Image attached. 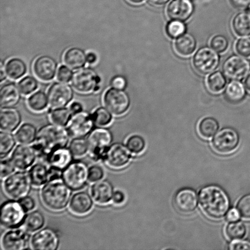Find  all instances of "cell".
I'll return each mask as SVG.
<instances>
[{"instance_id":"cell-31","label":"cell","mask_w":250,"mask_h":250,"mask_svg":"<svg viewBox=\"0 0 250 250\" xmlns=\"http://www.w3.org/2000/svg\"><path fill=\"white\" fill-rule=\"evenodd\" d=\"M246 95V87L239 81H232L228 84L225 90V96L229 102L232 103H239L242 101Z\"/></svg>"},{"instance_id":"cell-59","label":"cell","mask_w":250,"mask_h":250,"mask_svg":"<svg viewBox=\"0 0 250 250\" xmlns=\"http://www.w3.org/2000/svg\"><path fill=\"white\" fill-rule=\"evenodd\" d=\"M97 56L94 53H88L87 55V62L90 64H93L97 62Z\"/></svg>"},{"instance_id":"cell-9","label":"cell","mask_w":250,"mask_h":250,"mask_svg":"<svg viewBox=\"0 0 250 250\" xmlns=\"http://www.w3.org/2000/svg\"><path fill=\"white\" fill-rule=\"evenodd\" d=\"M239 141L238 133L233 129L226 127L215 135L212 139V146L217 153L228 154L236 150Z\"/></svg>"},{"instance_id":"cell-38","label":"cell","mask_w":250,"mask_h":250,"mask_svg":"<svg viewBox=\"0 0 250 250\" xmlns=\"http://www.w3.org/2000/svg\"><path fill=\"white\" fill-rule=\"evenodd\" d=\"M246 227L241 222H232L227 225L225 229V234L228 238L232 241H237L246 236Z\"/></svg>"},{"instance_id":"cell-39","label":"cell","mask_w":250,"mask_h":250,"mask_svg":"<svg viewBox=\"0 0 250 250\" xmlns=\"http://www.w3.org/2000/svg\"><path fill=\"white\" fill-rule=\"evenodd\" d=\"M16 144V140L13 135L5 131L0 132V154L1 158L8 155Z\"/></svg>"},{"instance_id":"cell-49","label":"cell","mask_w":250,"mask_h":250,"mask_svg":"<svg viewBox=\"0 0 250 250\" xmlns=\"http://www.w3.org/2000/svg\"><path fill=\"white\" fill-rule=\"evenodd\" d=\"M104 176V171L101 166L93 165L89 168V181L90 183H95L102 180Z\"/></svg>"},{"instance_id":"cell-21","label":"cell","mask_w":250,"mask_h":250,"mask_svg":"<svg viewBox=\"0 0 250 250\" xmlns=\"http://www.w3.org/2000/svg\"><path fill=\"white\" fill-rule=\"evenodd\" d=\"M193 11V5L190 0H173L167 7V15L172 21H187Z\"/></svg>"},{"instance_id":"cell-63","label":"cell","mask_w":250,"mask_h":250,"mask_svg":"<svg viewBox=\"0 0 250 250\" xmlns=\"http://www.w3.org/2000/svg\"><path fill=\"white\" fill-rule=\"evenodd\" d=\"M130 2L133 4H140L142 3V2L144 1V0H128Z\"/></svg>"},{"instance_id":"cell-62","label":"cell","mask_w":250,"mask_h":250,"mask_svg":"<svg viewBox=\"0 0 250 250\" xmlns=\"http://www.w3.org/2000/svg\"><path fill=\"white\" fill-rule=\"evenodd\" d=\"M245 85H246V89L250 92V75L247 77Z\"/></svg>"},{"instance_id":"cell-51","label":"cell","mask_w":250,"mask_h":250,"mask_svg":"<svg viewBox=\"0 0 250 250\" xmlns=\"http://www.w3.org/2000/svg\"><path fill=\"white\" fill-rule=\"evenodd\" d=\"M73 73L69 67L65 65L61 66L58 72V79L61 82L67 83L72 80Z\"/></svg>"},{"instance_id":"cell-41","label":"cell","mask_w":250,"mask_h":250,"mask_svg":"<svg viewBox=\"0 0 250 250\" xmlns=\"http://www.w3.org/2000/svg\"><path fill=\"white\" fill-rule=\"evenodd\" d=\"M68 148L76 158L84 156L89 152L87 140L84 137L74 138L70 142Z\"/></svg>"},{"instance_id":"cell-54","label":"cell","mask_w":250,"mask_h":250,"mask_svg":"<svg viewBox=\"0 0 250 250\" xmlns=\"http://www.w3.org/2000/svg\"><path fill=\"white\" fill-rule=\"evenodd\" d=\"M111 85L116 89L124 90L126 86V81L122 76H117L112 80Z\"/></svg>"},{"instance_id":"cell-58","label":"cell","mask_w":250,"mask_h":250,"mask_svg":"<svg viewBox=\"0 0 250 250\" xmlns=\"http://www.w3.org/2000/svg\"><path fill=\"white\" fill-rule=\"evenodd\" d=\"M70 111H72V113L75 114L77 112L83 111V106L82 104L78 102L73 103L70 107Z\"/></svg>"},{"instance_id":"cell-50","label":"cell","mask_w":250,"mask_h":250,"mask_svg":"<svg viewBox=\"0 0 250 250\" xmlns=\"http://www.w3.org/2000/svg\"><path fill=\"white\" fill-rule=\"evenodd\" d=\"M16 166H14L11 159H4L1 161V177L6 178L14 173L16 170Z\"/></svg>"},{"instance_id":"cell-43","label":"cell","mask_w":250,"mask_h":250,"mask_svg":"<svg viewBox=\"0 0 250 250\" xmlns=\"http://www.w3.org/2000/svg\"><path fill=\"white\" fill-rule=\"evenodd\" d=\"M126 146L132 153L139 154L146 149V144L143 137L138 135H133L127 140Z\"/></svg>"},{"instance_id":"cell-34","label":"cell","mask_w":250,"mask_h":250,"mask_svg":"<svg viewBox=\"0 0 250 250\" xmlns=\"http://www.w3.org/2000/svg\"><path fill=\"white\" fill-rule=\"evenodd\" d=\"M226 85L227 79L222 72H215L207 78V86L212 94H219L225 89Z\"/></svg>"},{"instance_id":"cell-45","label":"cell","mask_w":250,"mask_h":250,"mask_svg":"<svg viewBox=\"0 0 250 250\" xmlns=\"http://www.w3.org/2000/svg\"><path fill=\"white\" fill-rule=\"evenodd\" d=\"M18 85L21 94L26 95L35 91L38 87V82L35 78L29 76L20 81Z\"/></svg>"},{"instance_id":"cell-60","label":"cell","mask_w":250,"mask_h":250,"mask_svg":"<svg viewBox=\"0 0 250 250\" xmlns=\"http://www.w3.org/2000/svg\"><path fill=\"white\" fill-rule=\"evenodd\" d=\"M0 74H1L0 75V80H1V82H2L5 79H6L7 74L6 68H5L3 63L2 62L1 63V67H0Z\"/></svg>"},{"instance_id":"cell-55","label":"cell","mask_w":250,"mask_h":250,"mask_svg":"<svg viewBox=\"0 0 250 250\" xmlns=\"http://www.w3.org/2000/svg\"><path fill=\"white\" fill-rule=\"evenodd\" d=\"M125 195L123 192L121 190H117L114 192L113 197H112V202L115 205H121L123 204L125 201Z\"/></svg>"},{"instance_id":"cell-6","label":"cell","mask_w":250,"mask_h":250,"mask_svg":"<svg viewBox=\"0 0 250 250\" xmlns=\"http://www.w3.org/2000/svg\"><path fill=\"white\" fill-rule=\"evenodd\" d=\"M31 185L29 174L21 171L7 176L4 181L3 187L9 197L21 200L29 194Z\"/></svg>"},{"instance_id":"cell-44","label":"cell","mask_w":250,"mask_h":250,"mask_svg":"<svg viewBox=\"0 0 250 250\" xmlns=\"http://www.w3.org/2000/svg\"><path fill=\"white\" fill-rule=\"evenodd\" d=\"M186 24L183 21H172L169 22L167 26L166 31L171 38H178L185 33Z\"/></svg>"},{"instance_id":"cell-22","label":"cell","mask_w":250,"mask_h":250,"mask_svg":"<svg viewBox=\"0 0 250 250\" xmlns=\"http://www.w3.org/2000/svg\"><path fill=\"white\" fill-rule=\"evenodd\" d=\"M90 193L95 202L100 205H106L112 200L114 187L109 181L102 180L95 182L91 186Z\"/></svg>"},{"instance_id":"cell-2","label":"cell","mask_w":250,"mask_h":250,"mask_svg":"<svg viewBox=\"0 0 250 250\" xmlns=\"http://www.w3.org/2000/svg\"><path fill=\"white\" fill-rule=\"evenodd\" d=\"M198 198L203 212L212 219H222L229 212V198L219 186H206L200 190Z\"/></svg>"},{"instance_id":"cell-8","label":"cell","mask_w":250,"mask_h":250,"mask_svg":"<svg viewBox=\"0 0 250 250\" xmlns=\"http://www.w3.org/2000/svg\"><path fill=\"white\" fill-rule=\"evenodd\" d=\"M220 56L214 49L209 47L200 48L193 58V65L198 73L202 75L210 74L219 66Z\"/></svg>"},{"instance_id":"cell-57","label":"cell","mask_w":250,"mask_h":250,"mask_svg":"<svg viewBox=\"0 0 250 250\" xmlns=\"http://www.w3.org/2000/svg\"><path fill=\"white\" fill-rule=\"evenodd\" d=\"M240 214L238 210L231 209L227 213V219L229 222H236L239 219Z\"/></svg>"},{"instance_id":"cell-28","label":"cell","mask_w":250,"mask_h":250,"mask_svg":"<svg viewBox=\"0 0 250 250\" xmlns=\"http://www.w3.org/2000/svg\"><path fill=\"white\" fill-rule=\"evenodd\" d=\"M174 46L179 55L187 57L194 53L197 42L192 34L185 33L176 39Z\"/></svg>"},{"instance_id":"cell-3","label":"cell","mask_w":250,"mask_h":250,"mask_svg":"<svg viewBox=\"0 0 250 250\" xmlns=\"http://www.w3.org/2000/svg\"><path fill=\"white\" fill-rule=\"evenodd\" d=\"M72 189L61 180L49 181L41 190V198L45 207L54 211L64 209L70 203Z\"/></svg>"},{"instance_id":"cell-48","label":"cell","mask_w":250,"mask_h":250,"mask_svg":"<svg viewBox=\"0 0 250 250\" xmlns=\"http://www.w3.org/2000/svg\"><path fill=\"white\" fill-rule=\"evenodd\" d=\"M236 50L239 55L244 57L250 56V38L244 37L238 39L236 43Z\"/></svg>"},{"instance_id":"cell-32","label":"cell","mask_w":250,"mask_h":250,"mask_svg":"<svg viewBox=\"0 0 250 250\" xmlns=\"http://www.w3.org/2000/svg\"><path fill=\"white\" fill-rule=\"evenodd\" d=\"M37 129L34 125L26 123L21 125L16 132L17 141L21 144H31L35 142Z\"/></svg>"},{"instance_id":"cell-26","label":"cell","mask_w":250,"mask_h":250,"mask_svg":"<svg viewBox=\"0 0 250 250\" xmlns=\"http://www.w3.org/2000/svg\"><path fill=\"white\" fill-rule=\"evenodd\" d=\"M73 155L69 148H62L53 152L49 157L47 165L63 171L73 161Z\"/></svg>"},{"instance_id":"cell-13","label":"cell","mask_w":250,"mask_h":250,"mask_svg":"<svg viewBox=\"0 0 250 250\" xmlns=\"http://www.w3.org/2000/svg\"><path fill=\"white\" fill-rule=\"evenodd\" d=\"M73 97L72 87L64 82L54 83L48 92V104L55 109L67 106L72 101Z\"/></svg>"},{"instance_id":"cell-10","label":"cell","mask_w":250,"mask_h":250,"mask_svg":"<svg viewBox=\"0 0 250 250\" xmlns=\"http://www.w3.org/2000/svg\"><path fill=\"white\" fill-rule=\"evenodd\" d=\"M104 104L112 114L121 116L128 110L130 99L128 94L124 90L112 87L105 93Z\"/></svg>"},{"instance_id":"cell-11","label":"cell","mask_w":250,"mask_h":250,"mask_svg":"<svg viewBox=\"0 0 250 250\" xmlns=\"http://www.w3.org/2000/svg\"><path fill=\"white\" fill-rule=\"evenodd\" d=\"M94 124L91 115L82 111L73 114L67 125V130L73 138L84 137L92 132Z\"/></svg>"},{"instance_id":"cell-56","label":"cell","mask_w":250,"mask_h":250,"mask_svg":"<svg viewBox=\"0 0 250 250\" xmlns=\"http://www.w3.org/2000/svg\"><path fill=\"white\" fill-rule=\"evenodd\" d=\"M234 7L240 9H247L250 5V0H231Z\"/></svg>"},{"instance_id":"cell-19","label":"cell","mask_w":250,"mask_h":250,"mask_svg":"<svg viewBox=\"0 0 250 250\" xmlns=\"http://www.w3.org/2000/svg\"><path fill=\"white\" fill-rule=\"evenodd\" d=\"M176 209L183 214H190L198 205L197 193L191 188H183L176 193L174 198Z\"/></svg>"},{"instance_id":"cell-27","label":"cell","mask_w":250,"mask_h":250,"mask_svg":"<svg viewBox=\"0 0 250 250\" xmlns=\"http://www.w3.org/2000/svg\"><path fill=\"white\" fill-rule=\"evenodd\" d=\"M32 185L35 187H41L50 181V170L46 164L37 163L31 167L29 170Z\"/></svg>"},{"instance_id":"cell-7","label":"cell","mask_w":250,"mask_h":250,"mask_svg":"<svg viewBox=\"0 0 250 250\" xmlns=\"http://www.w3.org/2000/svg\"><path fill=\"white\" fill-rule=\"evenodd\" d=\"M26 212L21 203L15 200L7 201L1 207V224L7 229L19 227L23 224Z\"/></svg>"},{"instance_id":"cell-53","label":"cell","mask_w":250,"mask_h":250,"mask_svg":"<svg viewBox=\"0 0 250 250\" xmlns=\"http://www.w3.org/2000/svg\"><path fill=\"white\" fill-rule=\"evenodd\" d=\"M229 249L231 250H250V242L246 241H234L229 245Z\"/></svg>"},{"instance_id":"cell-29","label":"cell","mask_w":250,"mask_h":250,"mask_svg":"<svg viewBox=\"0 0 250 250\" xmlns=\"http://www.w3.org/2000/svg\"><path fill=\"white\" fill-rule=\"evenodd\" d=\"M63 60L68 67L74 70L80 69L84 67L87 62V56L82 49L71 48L65 53Z\"/></svg>"},{"instance_id":"cell-30","label":"cell","mask_w":250,"mask_h":250,"mask_svg":"<svg viewBox=\"0 0 250 250\" xmlns=\"http://www.w3.org/2000/svg\"><path fill=\"white\" fill-rule=\"evenodd\" d=\"M232 27L236 35L241 37L250 36V13L242 12L234 17Z\"/></svg>"},{"instance_id":"cell-61","label":"cell","mask_w":250,"mask_h":250,"mask_svg":"<svg viewBox=\"0 0 250 250\" xmlns=\"http://www.w3.org/2000/svg\"><path fill=\"white\" fill-rule=\"evenodd\" d=\"M149 3L154 5V6H162L167 3L169 0H148Z\"/></svg>"},{"instance_id":"cell-4","label":"cell","mask_w":250,"mask_h":250,"mask_svg":"<svg viewBox=\"0 0 250 250\" xmlns=\"http://www.w3.org/2000/svg\"><path fill=\"white\" fill-rule=\"evenodd\" d=\"M113 136L108 129L99 127L93 129L88 136V154L95 162L104 159L105 154L111 146Z\"/></svg>"},{"instance_id":"cell-24","label":"cell","mask_w":250,"mask_h":250,"mask_svg":"<svg viewBox=\"0 0 250 250\" xmlns=\"http://www.w3.org/2000/svg\"><path fill=\"white\" fill-rule=\"evenodd\" d=\"M21 118L20 112L14 107H4L0 112V126L2 131L12 132L19 127Z\"/></svg>"},{"instance_id":"cell-23","label":"cell","mask_w":250,"mask_h":250,"mask_svg":"<svg viewBox=\"0 0 250 250\" xmlns=\"http://www.w3.org/2000/svg\"><path fill=\"white\" fill-rule=\"evenodd\" d=\"M94 202L89 193L79 192L75 193L71 198L69 208L73 213L78 215L87 214L92 210Z\"/></svg>"},{"instance_id":"cell-20","label":"cell","mask_w":250,"mask_h":250,"mask_svg":"<svg viewBox=\"0 0 250 250\" xmlns=\"http://www.w3.org/2000/svg\"><path fill=\"white\" fill-rule=\"evenodd\" d=\"M57 63L48 56H39L34 61V72L39 79L49 82L55 78L57 71Z\"/></svg>"},{"instance_id":"cell-33","label":"cell","mask_w":250,"mask_h":250,"mask_svg":"<svg viewBox=\"0 0 250 250\" xmlns=\"http://www.w3.org/2000/svg\"><path fill=\"white\" fill-rule=\"evenodd\" d=\"M45 222V217L42 213L36 210L26 215L23 225L27 231L35 232L42 229Z\"/></svg>"},{"instance_id":"cell-12","label":"cell","mask_w":250,"mask_h":250,"mask_svg":"<svg viewBox=\"0 0 250 250\" xmlns=\"http://www.w3.org/2000/svg\"><path fill=\"white\" fill-rule=\"evenodd\" d=\"M101 79L95 71L90 68H83L73 74L72 83L76 90L82 93L94 91Z\"/></svg>"},{"instance_id":"cell-42","label":"cell","mask_w":250,"mask_h":250,"mask_svg":"<svg viewBox=\"0 0 250 250\" xmlns=\"http://www.w3.org/2000/svg\"><path fill=\"white\" fill-rule=\"evenodd\" d=\"M94 123L99 126H106L111 123L112 116L111 112L104 107H99L93 114Z\"/></svg>"},{"instance_id":"cell-47","label":"cell","mask_w":250,"mask_h":250,"mask_svg":"<svg viewBox=\"0 0 250 250\" xmlns=\"http://www.w3.org/2000/svg\"><path fill=\"white\" fill-rule=\"evenodd\" d=\"M237 207L244 219L250 220V194L244 196L237 203Z\"/></svg>"},{"instance_id":"cell-14","label":"cell","mask_w":250,"mask_h":250,"mask_svg":"<svg viewBox=\"0 0 250 250\" xmlns=\"http://www.w3.org/2000/svg\"><path fill=\"white\" fill-rule=\"evenodd\" d=\"M223 70L229 79L241 81L248 77L250 62L244 56H232L225 61Z\"/></svg>"},{"instance_id":"cell-1","label":"cell","mask_w":250,"mask_h":250,"mask_svg":"<svg viewBox=\"0 0 250 250\" xmlns=\"http://www.w3.org/2000/svg\"><path fill=\"white\" fill-rule=\"evenodd\" d=\"M69 137V132L63 126L55 124L44 125L39 130L34 145L39 160L47 164L53 152L67 146Z\"/></svg>"},{"instance_id":"cell-25","label":"cell","mask_w":250,"mask_h":250,"mask_svg":"<svg viewBox=\"0 0 250 250\" xmlns=\"http://www.w3.org/2000/svg\"><path fill=\"white\" fill-rule=\"evenodd\" d=\"M21 90L14 83L3 85L0 90V104L2 107H13L21 99Z\"/></svg>"},{"instance_id":"cell-52","label":"cell","mask_w":250,"mask_h":250,"mask_svg":"<svg viewBox=\"0 0 250 250\" xmlns=\"http://www.w3.org/2000/svg\"><path fill=\"white\" fill-rule=\"evenodd\" d=\"M20 203L26 212L32 211L36 207L35 200L31 196H26L21 200Z\"/></svg>"},{"instance_id":"cell-5","label":"cell","mask_w":250,"mask_h":250,"mask_svg":"<svg viewBox=\"0 0 250 250\" xmlns=\"http://www.w3.org/2000/svg\"><path fill=\"white\" fill-rule=\"evenodd\" d=\"M62 180L72 190H82L89 181V168L84 162L72 161L63 170Z\"/></svg>"},{"instance_id":"cell-37","label":"cell","mask_w":250,"mask_h":250,"mask_svg":"<svg viewBox=\"0 0 250 250\" xmlns=\"http://www.w3.org/2000/svg\"><path fill=\"white\" fill-rule=\"evenodd\" d=\"M48 97L45 93L38 91L31 95L28 99V105L29 109L35 112H41L47 107Z\"/></svg>"},{"instance_id":"cell-35","label":"cell","mask_w":250,"mask_h":250,"mask_svg":"<svg viewBox=\"0 0 250 250\" xmlns=\"http://www.w3.org/2000/svg\"><path fill=\"white\" fill-rule=\"evenodd\" d=\"M219 125L216 120L212 117H206L198 125V132L204 139H209L216 134Z\"/></svg>"},{"instance_id":"cell-16","label":"cell","mask_w":250,"mask_h":250,"mask_svg":"<svg viewBox=\"0 0 250 250\" xmlns=\"http://www.w3.org/2000/svg\"><path fill=\"white\" fill-rule=\"evenodd\" d=\"M60 243V236L50 228L39 230L32 236L30 242L32 249L38 250H56Z\"/></svg>"},{"instance_id":"cell-18","label":"cell","mask_w":250,"mask_h":250,"mask_svg":"<svg viewBox=\"0 0 250 250\" xmlns=\"http://www.w3.org/2000/svg\"><path fill=\"white\" fill-rule=\"evenodd\" d=\"M36 159L38 154L34 146L21 144L15 148L11 159L17 169L24 170L33 166Z\"/></svg>"},{"instance_id":"cell-46","label":"cell","mask_w":250,"mask_h":250,"mask_svg":"<svg viewBox=\"0 0 250 250\" xmlns=\"http://www.w3.org/2000/svg\"><path fill=\"white\" fill-rule=\"evenodd\" d=\"M229 41L224 36L217 35L210 41V45L218 53H224L229 47Z\"/></svg>"},{"instance_id":"cell-17","label":"cell","mask_w":250,"mask_h":250,"mask_svg":"<svg viewBox=\"0 0 250 250\" xmlns=\"http://www.w3.org/2000/svg\"><path fill=\"white\" fill-rule=\"evenodd\" d=\"M29 239L26 229L15 228L5 232L2 237V247L5 250H24L28 246Z\"/></svg>"},{"instance_id":"cell-36","label":"cell","mask_w":250,"mask_h":250,"mask_svg":"<svg viewBox=\"0 0 250 250\" xmlns=\"http://www.w3.org/2000/svg\"><path fill=\"white\" fill-rule=\"evenodd\" d=\"M7 75L12 80H19L25 74L26 66L23 61L19 58H12L6 63Z\"/></svg>"},{"instance_id":"cell-40","label":"cell","mask_w":250,"mask_h":250,"mask_svg":"<svg viewBox=\"0 0 250 250\" xmlns=\"http://www.w3.org/2000/svg\"><path fill=\"white\" fill-rule=\"evenodd\" d=\"M72 114L70 109L64 107L55 109L52 110L50 113L51 121L53 124L65 126L69 123L72 117Z\"/></svg>"},{"instance_id":"cell-15","label":"cell","mask_w":250,"mask_h":250,"mask_svg":"<svg viewBox=\"0 0 250 250\" xmlns=\"http://www.w3.org/2000/svg\"><path fill=\"white\" fill-rule=\"evenodd\" d=\"M131 152L122 143L112 144L105 154L104 160L107 165L113 168H122L131 161Z\"/></svg>"}]
</instances>
